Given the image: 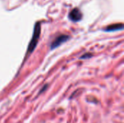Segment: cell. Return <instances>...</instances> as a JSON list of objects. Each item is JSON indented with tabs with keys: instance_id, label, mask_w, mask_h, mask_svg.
<instances>
[{
	"instance_id": "5b68a950",
	"label": "cell",
	"mask_w": 124,
	"mask_h": 123,
	"mask_svg": "<svg viewBox=\"0 0 124 123\" xmlns=\"http://www.w3.org/2000/svg\"><path fill=\"white\" fill-rule=\"evenodd\" d=\"M91 56H92V54H86L85 55H83V56L81 57V59L86 58V57H91Z\"/></svg>"
},
{
	"instance_id": "6da1fadb",
	"label": "cell",
	"mask_w": 124,
	"mask_h": 123,
	"mask_svg": "<svg viewBox=\"0 0 124 123\" xmlns=\"http://www.w3.org/2000/svg\"><path fill=\"white\" fill-rule=\"evenodd\" d=\"M40 33H41V25L40 22H36L34 28V31H33V35L32 37V39L29 43L28 46V54H31L33 52L34 49L36 48V46L38 43L39 36H40Z\"/></svg>"
},
{
	"instance_id": "277c9868",
	"label": "cell",
	"mask_w": 124,
	"mask_h": 123,
	"mask_svg": "<svg viewBox=\"0 0 124 123\" xmlns=\"http://www.w3.org/2000/svg\"><path fill=\"white\" fill-rule=\"evenodd\" d=\"M123 28H124V25L122 23H116V24L108 25L104 29V30L108 31V32H112V31L121 30H123Z\"/></svg>"
},
{
	"instance_id": "3957f363",
	"label": "cell",
	"mask_w": 124,
	"mask_h": 123,
	"mask_svg": "<svg viewBox=\"0 0 124 123\" xmlns=\"http://www.w3.org/2000/svg\"><path fill=\"white\" fill-rule=\"evenodd\" d=\"M82 17H83V14L81 12V10L78 8H74L73 9L69 14H68V17L69 19L73 21V22H78V21H80L81 19H82Z\"/></svg>"
},
{
	"instance_id": "7a4b0ae2",
	"label": "cell",
	"mask_w": 124,
	"mask_h": 123,
	"mask_svg": "<svg viewBox=\"0 0 124 123\" xmlns=\"http://www.w3.org/2000/svg\"><path fill=\"white\" fill-rule=\"evenodd\" d=\"M70 38V36L68 35H65V34H61L60 36H58L51 43V46L50 49H54L57 47H58L59 46H60L61 44H62L63 43H65V41H67L68 39Z\"/></svg>"
}]
</instances>
